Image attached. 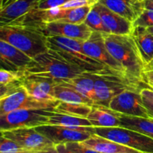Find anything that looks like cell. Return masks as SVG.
Returning a JSON list of instances; mask_svg holds the SVG:
<instances>
[{"instance_id": "cell-1", "label": "cell", "mask_w": 153, "mask_h": 153, "mask_svg": "<svg viewBox=\"0 0 153 153\" xmlns=\"http://www.w3.org/2000/svg\"><path fill=\"white\" fill-rule=\"evenodd\" d=\"M102 36L106 48L123 68L128 81L137 87L140 83L147 85L144 77L146 64L131 34L102 33Z\"/></svg>"}, {"instance_id": "cell-2", "label": "cell", "mask_w": 153, "mask_h": 153, "mask_svg": "<svg viewBox=\"0 0 153 153\" xmlns=\"http://www.w3.org/2000/svg\"><path fill=\"white\" fill-rule=\"evenodd\" d=\"M47 40L49 49L56 52L66 61L85 73L101 76H118L123 78L87 55L83 50L84 41L82 40L61 36H48Z\"/></svg>"}, {"instance_id": "cell-3", "label": "cell", "mask_w": 153, "mask_h": 153, "mask_svg": "<svg viewBox=\"0 0 153 153\" xmlns=\"http://www.w3.org/2000/svg\"><path fill=\"white\" fill-rule=\"evenodd\" d=\"M0 40L7 42L32 58L47 52V36L40 31L38 24L13 22L0 26Z\"/></svg>"}, {"instance_id": "cell-4", "label": "cell", "mask_w": 153, "mask_h": 153, "mask_svg": "<svg viewBox=\"0 0 153 153\" xmlns=\"http://www.w3.org/2000/svg\"><path fill=\"white\" fill-rule=\"evenodd\" d=\"M24 72L26 77L52 80L55 82L87 74L51 49L34 57Z\"/></svg>"}, {"instance_id": "cell-5", "label": "cell", "mask_w": 153, "mask_h": 153, "mask_svg": "<svg viewBox=\"0 0 153 153\" xmlns=\"http://www.w3.org/2000/svg\"><path fill=\"white\" fill-rule=\"evenodd\" d=\"M95 134L142 153H153V139L123 127L95 128Z\"/></svg>"}, {"instance_id": "cell-6", "label": "cell", "mask_w": 153, "mask_h": 153, "mask_svg": "<svg viewBox=\"0 0 153 153\" xmlns=\"http://www.w3.org/2000/svg\"><path fill=\"white\" fill-rule=\"evenodd\" d=\"M52 110H17L0 115V130L37 128L49 124Z\"/></svg>"}, {"instance_id": "cell-7", "label": "cell", "mask_w": 153, "mask_h": 153, "mask_svg": "<svg viewBox=\"0 0 153 153\" xmlns=\"http://www.w3.org/2000/svg\"><path fill=\"white\" fill-rule=\"evenodd\" d=\"M37 131L44 135L55 145L67 143L70 142H82L94 134L95 128L91 127H68L62 125L45 124L35 128Z\"/></svg>"}, {"instance_id": "cell-8", "label": "cell", "mask_w": 153, "mask_h": 153, "mask_svg": "<svg viewBox=\"0 0 153 153\" xmlns=\"http://www.w3.org/2000/svg\"><path fill=\"white\" fill-rule=\"evenodd\" d=\"M60 101H41L30 95L24 86L16 92L0 98V115L17 110H52Z\"/></svg>"}, {"instance_id": "cell-9", "label": "cell", "mask_w": 153, "mask_h": 153, "mask_svg": "<svg viewBox=\"0 0 153 153\" xmlns=\"http://www.w3.org/2000/svg\"><path fill=\"white\" fill-rule=\"evenodd\" d=\"M82 46L87 55L97 60L111 70L128 81L123 68L111 55L106 48L102 33L94 31L91 38L86 41L83 42Z\"/></svg>"}, {"instance_id": "cell-10", "label": "cell", "mask_w": 153, "mask_h": 153, "mask_svg": "<svg viewBox=\"0 0 153 153\" xmlns=\"http://www.w3.org/2000/svg\"><path fill=\"white\" fill-rule=\"evenodd\" d=\"M94 76V92L97 104L106 107H108L111 100L117 94L129 88H138L120 76L101 75Z\"/></svg>"}, {"instance_id": "cell-11", "label": "cell", "mask_w": 153, "mask_h": 153, "mask_svg": "<svg viewBox=\"0 0 153 153\" xmlns=\"http://www.w3.org/2000/svg\"><path fill=\"white\" fill-rule=\"evenodd\" d=\"M108 108L123 115L150 118L137 88H129L117 94L111 100Z\"/></svg>"}, {"instance_id": "cell-12", "label": "cell", "mask_w": 153, "mask_h": 153, "mask_svg": "<svg viewBox=\"0 0 153 153\" xmlns=\"http://www.w3.org/2000/svg\"><path fill=\"white\" fill-rule=\"evenodd\" d=\"M1 135L15 141L24 149L30 152L41 149L55 144L35 128H22L1 130Z\"/></svg>"}, {"instance_id": "cell-13", "label": "cell", "mask_w": 153, "mask_h": 153, "mask_svg": "<svg viewBox=\"0 0 153 153\" xmlns=\"http://www.w3.org/2000/svg\"><path fill=\"white\" fill-rule=\"evenodd\" d=\"M39 28L47 37L61 36L82 41L88 40L94 32L85 22L82 24H73L68 22H51L39 24Z\"/></svg>"}, {"instance_id": "cell-14", "label": "cell", "mask_w": 153, "mask_h": 153, "mask_svg": "<svg viewBox=\"0 0 153 153\" xmlns=\"http://www.w3.org/2000/svg\"><path fill=\"white\" fill-rule=\"evenodd\" d=\"M33 58L7 42L0 40L1 68L8 70H24Z\"/></svg>"}, {"instance_id": "cell-15", "label": "cell", "mask_w": 153, "mask_h": 153, "mask_svg": "<svg viewBox=\"0 0 153 153\" xmlns=\"http://www.w3.org/2000/svg\"><path fill=\"white\" fill-rule=\"evenodd\" d=\"M93 7L64 9L60 7L47 9L43 11V18L46 22H61L73 24L84 23L87 16Z\"/></svg>"}, {"instance_id": "cell-16", "label": "cell", "mask_w": 153, "mask_h": 153, "mask_svg": "<svg viewBox=\"0 0 153 153\" xmlns=\"http://www.w3.org/2000/svg\"><path fill=\"white\" fill-rule=\"evenodd\" d=\"M99 2L132 23L145 10V0H99Z\"/></svg>"}, {"instance_id": "cell-17", "label": "cell", "mask_w": 153, "mask_h": 153, "mask_svg": "<svg viewBox=\"0 0 153 153\" xmlns=\"http://www.w3.org/2000/svg\"><path fill=\"white\" fill-rule=\"evenodd\" d=\"M101 14L103 23L107 28L108 33L114 34H130L133 28V23L112 11L100 2L97 4Z\"/></svg>"}, {"instance_id": "cell-18", "label": "cell", "mask_w": 153, "mask_h": 153, "mask_svg": "<svg viewBox=\"0 0 153 153\" xmlns=\"http://www.w3.org/2000/svg\"><path fill=\"white\" fill-rule=\"evenodd\" d=\"M55 81L41 78L25 77L23 86L28 94L41 101H59L53 96V88Z\"/></svg>"}, {"instance_id": "cell-19", "label": "cell", "mask_w": 153, "mask_h": 153, "mask_svg": "<svg viewBox=\"0 0 153 153\" xmlns=\"http://www.w3.org/2000/svg\"><path fill=\"white\" fill-rule=\"evenodd\" d=\"M40 0H16L0 8V22L1 26L11 23L37 8Z\"/></svg>"}, {"instance_id": "cell-20", "label": "cell", "mask_w": 153, "mask_h": 153, "mask_svg": "<svg viewBox=\"0 0 153 153\" xmlns=\"http://www.w3.org/2000/svg\"><path fill=\"white\" fill-rule=\"evenodd\" d=\"M120 114L106 106L94 104L87 118L94 128L120 127Z\"/></svg>"}, {"instance_id": "cell-21", "label": "cell", "mask_w": 153, "mask_h": 153, "mask_svg": "<svg viewBox=\"0 0 153 153\" xmlns=\"http://www.w3.org/2000/svg\"><path fill=\"white\" fill-rule=\"evenodd\" d=\"M81 142L85 146L100 153H142L96 134Z\"/></svg>"}, {"instance_id": "cell-22", "label": "cell", "mask_w": 153, "mask_h": 153, "mask_svg": "<svg viewBox=\"0 0 153 153\" xmlns=\"http://www.w3.org/2000/svg\"><path fill=\"white\" fill-rule=\"evenodd\" d=\"M95 75L97 74H87L81 76L73 78L70 80L57 81V84L70 87L76 91L79 92L83 95L86 96L88 98L92 100L97 104L96 102L95 92H94V83H95Z\"/></svg>"}, {"instance_id": "cell-23", "label": "cell", "mask_w": 153, "mask_h": 153, "mask_svg": "<svg viewBox=\"0 0 153 153\" xmlns=\"http://www.w3.org/2000/svg\"><path fill=\"white\" fill-rule=\"evenodd\" d=\"M131 34L138 46L143 62L148 64L153 59V36L146 28L142 26L133 27Z\"/></svg>"}, {"instance_id": "cell-24", "label": "cell", "mask_w": 153, "mask_h": 153, "mask_svg": "<svg viewBox=\"0 0 153 153\" xmlns=\"http://www.w3.org/2000/svg\"><path fill=\"white\" fill-rule=\"evenodd\" d=\"M120 127L140 132L153 139V118L130 116L120 114Z\"/></svg>"}, {"instance_id": "cell-25", "label": "cell", "mask_w": 153, "mask_h": 153, "mask_svg": "<svg viewBox=\"0 0 153 153\" xmlns=\"http://www.w3.org/2000/svg\"><path fill=\"white\" fill-rule=\"evenodd\" d=\"M53 96L59 101L69 102V103L86 104L89 105L96 104L92 100L83 95L79 92L70 87L59 85L55 82L53 88Z\"/></svg>"}, {"instance_id": "cell-26", "label": "cell", "mask_w": 153, "mask_h": 153, "mask_svg": "<svg viewBox=\"0 0 153 153\" xmlns=\"http://www.w3.org/2000/svg\"><path fill=\"white\" fill-rule=\"evenodd\" d=\"M53 125L68 126V127H91V124L86 118L73 116L52 110L49 117V124Z\"/></svg>"}, {"instance_id": "cell-27", "label": "cell", "mask_w": 153, "mask_h": 153, "mask_svg": "<svg viewBox=\"0 0 153 153\" xmlns=\"http://www.w3.org/2000/svg\"><path fill=\"white\" fill-rule=\"evenodd\" d=\"M92 106L93 105L86 104L69 103V102L60 101L58 104L55 106L54 111L73 116L87 118L89 113L91 112Z\"/></svg>"}, {"instance_id": "cell-28", "label": "cell", "mask_w": 153, "mask_h": 153, "mask_svg": "<svg viewBox=\"0 0 153 153\" xmlns=\"http://www.w3.org/2000/svg\"><path fill=\"white\" fill-rule=\"evenodd\" d=\"M85 23L90 27L93 31L102 33H108L107 28L103 23L101 14L97 4L94 6L88 13Z\"/></svg>"}, {"instance_id": "cell-29", "label": "cell", "mask_w": 153, "mask_h": 153, "mask_svg": "<svg viewBox=\"0 0 153 153\" xmlns=\"http://www.w3.org/2000/svg\"><path fill=\"white\" fill-rule=\"evenodd\" d=\"M26 77L24 70H8L1 68L0 70V85L1 86L11 85L16 82H22Z\"/></svg>"}, {"instance_id": "cell-30", "label": "cell", "mask_w": 153, "mask_h": 153, "mask_svg": "<svg viewBox=\"0 0 153 153\" xmlns=\"http://www.w3.org/2000/svg\"><path fill=\"white\" fill-rule=\"evenodd\" d=\"M24 148L16 143L15 141L5 137L1 135V142H0V153H10L14 152L21 151Z\"/></svg>"}, {"instance_id": "cell-31", "label": "cell", "mask_w": 153, "mask_h": 153, "mask_svg": "<svg viewBox=\"0 0 153 153\" xmlns=\"http://www.w3.org/2000/svg\"><path fill=\"white\" fill-rule=\"evenodd\" d=\"M133 26H142L145 28L153 26V10L145 9L139 17L133 22Z\"/></svg>"}, {"instance_id": "cell-32", "label": "cell", "mask_w": 153, "mask_h": 153, "mask_svg": "<svg viewBox=\"0 0 153 153\" xmlns=\"http://www.w3.org/2000/svg\"><path fill=\"white\" fill-rule=\"evenodd\" d=\"M65 144L67 148L74 153H100L85 146L81 142H70Z\"/></svg>"}, {"instance_id": "cell-33", "label": "cell", "mask_w": 153, "mask_h": 153, "mask_svg": "<svg viewBox=\"0 0 153 153\" xmlns=\"http://www.w3.org/2000/svg\"><path fill=\"white\" fill-rule=\"evenodd\" d=\"M70 0H40L37 4V9L47 10L63 5Z\"/></svg>"}, {"instance_id": "cell-34", "label": "cell", "mask_w": 153, "mask_h": 153, "mask_svg": "<svg viewBox=\"0 0 153 153\" xmlns=\"http://www.w3.org/2000/svg\"><path fill=\"white\" fill-rule=\"evenodd\" d=\"M31 153H58V152L57 151L55 145H53L51 146L46 147L44 148H41V149L32 151L31 152Z\"/></svg>"}, {"instance_id": "cell-35", "label": "cell", "mask_w": 153, "mask_h": 153, "mask_svg": "<svg viewBox=\"0 0 153 153\" xmlns=\"http://www.w3.org/2000/svg\"><path fill=\"white\" fill-rule=\"evenodd\" d=\"M143 101L145 106H146V110H147L148 112H149V116H150V117L151 118H153V101H151V100L145 98H143Z\"/></svg>"}, {"instance_id": "cell-36", "label": "cell", "mask_w": 153, "mask_h": 153, "mask_svg": "<svg viewBox=\"0 0 153 153\" xmlns=\"http://www.w3.org/2000/svg\"><path fill=\"white\" fill-rule=\"evenodd\" d=\"M55 147H56L57 151L58 152V153H74L67 148L65 143L57 144V145H55Z\"/></svg>"}, {"instance_id": "cell-37", "label": "cell", "mask_w": 153, "mask_h": 153, "mask_svg": "<svg viewBox=\"0 0 153 153\" xmlns=\"http://www.w3.org/2000/svg\"><path fill=\"white\" fill-rule=\"evenodd\" d=\"M144 77L146 84H153V70L145 72Z\"/></svg>"}, {"instance_id": "cell-38", "label": "cell", "mask_w": 153, "mask_h": 153, "mask_svg": "<svg viewBox=\"0 0 153 153\" xmlns=\"http://www.w3.org/2000/svg\"><path fill=\"white\" fill-rule=\"evenodd\" d=\"M145 9L153 10V0H145Z\"/></svg>"}, {"instance_id": "cell-39", "label": "cell", "mask_w": 153, "mask_h": 153, "mask_svg": "<svg viewBox=\"0 0 153 153\" xmlns=\"http://www.w3.org/2000/svg\"><path fill=\"white\" fill-rule=\"evenodd\" d=\"M152 70H153V59L151 62H149L148 64H146V68H145V72L152 71Z\"/></svg>"}, {"instance_id": "cell-40", "label": "cell", "mask_w": 153, "mask_h": 153, "mask_svg": "<svg viewBox=\"0 0 153 153\" xmlns=\"http://www.w3.org/2000/svg\"><path fill=\"white\" fill-rule=\"evenodd\" d=\"M10 153H31V152L26 149H23V150H21V151H17V152H10Z\"/></svg>"}, {"instance_id": "cell-41", "label": "cell", "mask_w": 153, "mask_h": 153, "mask_svg": "<svg viewBox=\"0 0 153 153\" xmlns=\"http://www.w3.org/2000/svg\"><path fill=\"white\" fill-rule=\"evenodd\" d=\"M146 30H147L149 34H151L153 36V26L148 27V28H146Z\"/></svg>"}, {"instance_id": "cell-42", "label": "cell", "mask_w": 153, "mask_h": 153, "mask_svg": "<svg viewBox=\"0 0 153 153\" xmlns=\"http://www.w3.org/2000/svg\"><path fill=\"white\" fill-rule=\"evenodd\" d=\"M4 0H0V7H1V6L3 4V3H4Z\"/></svg>"}, {"instance_id": "cell-43", "label": "cell", "mask_w": 153, "mask_h": 153, "mask_svg": "<svg viewBox=\"0 0 153 153\" xmlns=\"http://www.w3.org/2000/svg\"><path fill=\"white\" fill-rule=\"evenodd\" d=\"M147 85H149V87H151V88H153V84H147Z\"/></svg>"}]
</instances>
